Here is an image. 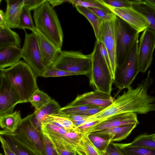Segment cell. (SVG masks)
Instances as JSON below:
<instances>
[{
	"label": "cell",
	"instance_id": "cell-15",
	"mask_svg": "<svg viewBox=\"0 0 155 155\" xmlns=\"http://www.w3.org/2000/svg\"><path fill=\"white\" fill-rule=\"evenodd\" d=\"M106 6L116 16L129 24L139 33L148 28L149 24L145 17L132 7L115 8Z\"/></svg>",
	"mask_w": 155,
	"mask_h": 155
},
{
	"label": "cell",
	"instance_id": "cell-3",
	"mask_svg": "<svg viewBox=\"0 0 155 155\" xmlns=\"http://www.w3.org/2000/svg\"><path fill=\"white\" fill-rule=\"evenodd\" d=\"M33 18L37 30L61 50L63 30L56 13L48 0L34 10Z\"/></svg>",
	"mask_w": 155,
	"mask_h": 155
},
{
	"label": "cell",
	"instance_id": "cell-43",
	"mask_svg": "<svg viewBox=\"0 0 155 155\" xmlns=\"http://www.w3.org/2000/svg\"><path fill=\"white\" fill-rule=\"evenodd\" d=\"M0 140L2 147L3 149L5 155H16L9 148L5 141L1 138Z\"/></svg>",
	"mask_w": 155,
	"mask_h": 155
},
{
	"label": "cell",
	"instance_id": "cell-37",
	"mask_svg": "<svg viewBox=\"0 0 155 155\" xmlns=\"http://www.w3.org/2000/svg\"><path fill=\"white\" fill-rule=\"evenodd\" d=\"M93 107L94 106L88 105L70 106L67 105L61 107L59 111V112L66 115L76 114Z\"/></svg>",
	"mask_w": 155,
	"mask_h": 155
},
{
	"label": "cell",
	"instance_id": "cell-2",
	"mask_svg": "<svg viewBox=\"0 0 155 155\" xmlns=\"http://www.w3.org/2000/svg\"><path fill=\"white\" fill-rule=\"evenodd\" d=\"M0 70V73L12 85L22 103L28 102L31 96L38 89L37 76L31 67L26 62L20 61L11 67Z\"/></svg>",
	"mask_w": 155,
	"mask_h": 155
},
{
	"label": "cell",
	"instance_id": "cell-49",
	"mask_svg": "<svg viewBox=\"0 0 155 155\" xmlns=\"http://www.w3.org/2000/svg\"><path fill=\"white\" fill-rule=\"evenodd\" d=\"M104 155H110L108 153H107V151H106L104 153Z\"/></svg>",
	"mask_w": 155,
	"mask_h": 155
},
{
	"label": "cell",
	"instance_id": "cell-42",
	"mask_svg": "<svg viewBox=\"0 0 155 155\" xmlns=\"http://www.w3.org/2000/svg\"><path fill=\"white\" fill-rule=\"evenodd\" d=\"M110 155H124L120 149L111 142L106 150Z\"/></svg>",
	"mask_w": 155,
	"mask_h": 155
},
{
	"label": "cell",
	"instance_id": "cell-32",
	"mask_svg": "<svg viewBox=\"0 0 155 155\" xmlns=\"http://www.w3.org/2000/svg\"><path fill=\"white\" fill-rule=\"evenodd\" d=\"M88 135L89 139L94 145L101 152L104 153L111 142V140L101 137L94 134Z\"/></svg>",
	"mask_w": 155,
	"mask_h": 155
},
{
	"label": "cell",
	"instance_id": "cell-33",
	"mask_svg": "<svg viewBox=\"0 0 155 155\" xmlns=\"http://www.w3.org/2000/svg\"><path fill=\"white\" fill-rule=\"evenodd\" d=\"M68 2L71 4L74 7L79 5L87 8H95L109 9L101 3L99 0H68Z\"/></svg>",
	"mask_w": 155,
	"mask_h": 155
},
{
	"label": "cell",
	"instance_id": "cell-30",
	"mask_svg": "<svg viewBox=\"0 0 155 155\" xmlns=\"http://www.w3.org/2000/svg\"><path fill=\"white\" fill-rule=\"evenodd\" d=\"M80 143L86 155H104V153L99 150L92 143L86 134H83Z\"/></svg>",
	"mask_w": 155,
	"mask_h": 155
},
{
	"label": "cell",
	"instance_id": "cell-45",
	"mask_svg": "<svg viewBox=\"0 0 155 155\" xmlns=\"http://www.w3.org/2000/svg\"><path fill=\"white\" fill-rule=\"evenodd\" d=\"M60 155H77L76 152L73 150L68 149H56Z\"/></svg>",
	"mask_w": 155,
	"mask_h": 155
},
{
	"label": "cell",
	"instance_id": "cell-22",
	"mask_svg": "<svg viewBox=\"0 0 155 155\" xmlns=\"http://www.w3.org/2000/svg\"><path fill=\"white\" fill-rule=\"evenodd\" d=\"M21 43L18 35L11 29L6 21L0 23V49L11 46L19 47Z\"/></svg>",
	"mask_w": 155,
	"mask_h": 155
},
{
	"label": "cell",
	"instance_id": "cell-26",
	"mask_svg": "<svg viewBox=\"0 0 155 155\" xmlns=\"http://www.w3.org/2000/svg\"><path fill=\"white\" fill-rule=\"evenodd\" d=\"M113 143L124 155H155V150H154L133 146L129 143Z\"/></svg>",
	"mask_w": 155,
	"mask_h": 155
},
{
	"label": "cell",
	"instance_id": "cell-11",
	"mask_svg": "<svg viewBox=\"0 0 155 155\" xmlns=\"http://www.w3.org/2000/svg\"><path fill=\"white\" fill-rule=\"evenodd\" d=\"M155 48V33L147 28L142 33L138 49L139 72H145L150 65Z\"/></svg>",
	"mask_w": 155,
	"mask_h": 155
},
{
	"label": "cell",
	"instance_id": "cell-10",
	"mask_svg": "<svg viewBox=\"0 0 155 155\" xmlns=\"http://www.w3.org/2000/svg\"><path fill=\"white\" fill-rule=\"evenodd\" d=\"M97 41L103 43L108 53L113 80L117 67L116 19L111 21H103L98 39Z\"/></svg>",
	"mask_w": 155,
	"mask_h": 155
},
{
	"label": "cell",
	"instance_id": "cell-34",
	"mask_svg": "<svg viewBox=\"0 0 155 155\" xmlns=\"http://www.w3.org/2000/svg\"><path fill=\"white\" fill-rule=\"evenodd\" d=\"M47 117L58 122L66 129H75V127L73 122L68 118L66 115L59 113L48 115Z\"/></svg>",
	"mask_w": 155,
	"mask_h": 155
},
{
	"label": "cell",
	"instance_id": "cell-31",
	"mask_svg": "<svg viewBox=\"0 0 155 155\" xmlns=\"http://www.w3.org/2000/svg\"><path fill=\"white\" fill-rule=\"evenodd\" d=\"M80 75H87V74L85 73L70 72L52 67L46 69L43 73L42 77L45 78L59 77Z\"/></svg>",
	"mask_w": 155,
	"mask_h": 155
},
{
	"label": "cell",
	"instance_id": "cell-9",
	"mask_svg": "<svg viewBox=\"0 0 155 155\" xmlns=\"http://www.w3.org/2000/svg\"><path fill=\"white\" fill-rule=\"evenodd\" d=\"M25 38L22 48V58L37 76H42L47 69L40 51L36 33L25 31Z\"/></svg>",
	"mask_w": 155,
	"mask_h": 155
},
{
	"label": "cell",
	"instance_id": "cell-6",
	"mask_svg": "<svg viewBox=\"0 0 155 155\" xmlns=\"http://www.w3.org/2000/svg\"><path fill=\"white\" fill-rule=\"evenodd\" d=\"M91 67V54L86 55L80 51H61L53 66L69 72L85 73L88 78Z\"/></svg>",
	"mask_w": 155,
	"mask_h": 155
},
{
	"label": "cell",
	"instance_id": "cell-25",
	"mask_svg": "<svg viewBox=\"0 0 155 155\" xmlns=\"http://www.w3.org/2000/svg\"><path fill=\"white\" fill-rule=\"evenodd\" d=\"M132 8L141 14L147 19L149 24L148 28L155 33V7L146 3L133 4Z\"/></svg>",
	"mask_w": 155,
	"mask_h": 155
},
{
	"label": "cell",
	"instance_id": "cell-48",
	"mask_svg": "<svg viewBox=\"0 0 155 155\" xmlns=\"http://www.w3.org/2000/svg\"><path fill=\"white\" fill-rule=\"evenodd\" d=\"M147 3L155 7V0H144Z\"/></svg>",
	"mask_w": 155,
	"mask_h": 155
},
{
	"label": "cell",
	"instance_id": "cell-19",
	"mask_svg": "<svg viewBox=\"0 0 155 155\" xmlns=\"http://www.w3.org/2000/svg\"><path fill=\"white\" fill-rule=\"evenodd\" d=\"M5 17L7 25L10 28H17L24 6V0H6Z\"/></svg>",
	"mask_w": 155,
	"mask_h": 155
},
{
	"label": "cell",
	"instance_id": "cell-27",
	"mask_svg": "<svg viewBox=\"0 0 155 155\" xmlns=\"http://www.w3.org/2000/svg\"><path fill=\"white\" fill-rule=\"evenodd\" d=\"M17 28L23 30L27 29L35 33L37 31L33 22L31 11L24 5L22 8Z\"/></svg>",
	"mask_w": 155,
	"mask_h": 155
},
{
	"label": "cell",
	"instance_id": "cell-47",
	"mask_svg": "<svg viewBox=\"0 0 155 155\" xmlns=\"http://www.w3.org/2000/svg\"><path fill=\"white\" fill-rule=\"evenodd\" d=\"M86 120L74 121L72 122L76 128L84 124Z\"/></svg>",
	"mask_w": 155,
	"mask_h": 155
},
{
	"label": "cell",
	"instance_id": "cell-40",
	"mask_svg": "<svg viewBox=\"0 0 155 155\" xmlns=\"http://www.w3.org/2000/svg\"><path fill=\"white\" fill-rule=\"evenodd\" d=\"M104 109V108L101 107L94 106L85 110L79 112L76 114L90 117L96 114Z\"/></svg>",
	"mask_w": 155,
	"mask_h": 155
},
{
	"label": "cell",
	"instance_id": "cell-7",
	"mask_svg": "<svg viewBox=\"0 0 155 155\" xmlns=\"http://www.w3.org/2000/svg\"><path fill=\"white\" fill-rule=\"evenodd\" d=\"M116 29L117 68L121 66L125 61L139 33L135 29L117 16L116 19Z\"/></svg>",
	"mask_w": 155,
	"mask_h": 155
},
{
	"label": "cell",
	"instance_id": "cell-35",
	"mask_svg": "<svg viewBox=\"0 0 155 155\" xmlns=\"http://www.w3.org/2000/svg\"><path fill=\"white\" fill-rule=\"evenodd\" d=\"M99 18L104 21H111L116 19V16L109 9L95 8H88Z\"/></svg>",
	"mask_w": 155,
	"mask_h": 155
},
{
	"label": "cell",
	"instance_id": "cell-18",
	"mask_svg": "<svg viewBox=\"0 0 155 155\" xmlns=\"http://www.w3.org/2000/svg\"><path fill=\"white\" fill-rule=\"evenodd\" d=\"M137 124H131L116 127L88 134H96L101 137L110 139L112 142H118L125 139L136 127Z\"/></svg>",
	"mask_w": 155,
	"mask_h": 155
},
{
	"label": "cell",
	"instance_id": "cell-38",
	"mask_svg": "<svg viewBox=\"0 0 155 155\" xmlns=\"http://www.w3.org/2000/svg\"><path fill=\"white\" fill-rule=\"evenodd\" d=\"M46 155H60L50 138L43 134Z\"/></svg>",
	"mask_w": 155,
	"mask_h": 155
},
{
	"label": "cell",
	"instance_id": "cell-4",
	"mask_svg": "<svg viewBox=\"0 0 155 155\" xmlns=\"http://www.w3.org/2000/svg\"><path fill=\"white\" fill-rule=\"evenodd\" d=\"M91 54L92 67L88 78L94 90L111 94L113 80L110 70L100 53L96 41Z\"/></svg>",
	"mask_w": 155,
	"mask_h": 155
},
{
	"label": "cell",
	"instance_id": "cell-17",
	"mask_svg": "<svg viewBox=\"0 0 155 155\" xmlns=\"http://www.w3.org/2000/svg\"><path fill=\"white\" fill-rule=\"evenodd\" d=\"M2 139L16 155H41L28 146L14 133L3 130L0 131Z\"/></svg>",
	"mask_w": 155,
	"mask_h": 155
},
{
	"label": "cell",
	"instance_id": "cell-5",
	"mask_svg": "<svg viewBox=\"0 0 155 155\" xmlns=\"http://www.w3.org/2000/svg\"><path fill=\"white\" fill-rule=\"evenodd\" d=\"M139 36V34L123 64L116 69L113 83L120 90L130 87L139 72L138 55Z\"/></svg>",
	"mask_w": 155,
	"mask_h": 155
},
{
	"label": "cell",
	"instance_id": "cell-21",
	"mask_svg": "<svg viewBox=\"0 0 155 155\" xmlns=\"http://www.w3.org/2000/svg\"><path fill=\"white\" fill-rule=\"evenodd\" d=\"M22 58V51L16 46H9L0 49V69L11 67Z\"/></svg>",
	"mask_w": 155,
	"mask_h": 155
},
{
	"label": "cell",
	"instance_id": "cell-50",
	"mask_svg": "<svg viewBox=\"0 0 155 155\" xmlns=\"http://www.w3.org/2000/svg\"><path fill=\"white\" fill-rule=\"evenodd\" d=\"M153 138L155 140V133L153 134Z\"/></svg>",
	"mask_w": 155,
	"mask_h": 155
},
{
	"label": "cell",
	"instance_id": "cell-14",
	"mask_svg": "<svg viewBox=\"0 0 155 155\" xmlns=\"http://www.w3.org/2000/svg\"><path fill=\"white\" fill-rule=\"evenodd\" d=\"M100 120L99 123L89 129L85 133L100 131L131 124H139L137 114L125 113L114 115Z\"/></svg>",
	"mask_w": 155,
	"mask_h": 155
},
{
	"label": "cell",
	"instance_id": "cell-41",
	"mask_svg": "<svg viewBox=\"0 0 155 155\" xmlns=\"http://www.w3.org/2000/svg\"><path fill=\"white\" fill-rule=\"evenodd\" d=\"M97 41L98 42L99 49L101 54L106 62L111 74L110 61L109 55L104 45L102 42L100 41Z\"/></svg>",
	"mask_w": 155,
	"mask_h": 155
},
{
	"label": "cell",
	"instance_id": "cell-8",
	"mask_svg": "<svg viewBox=\"0 0 155 155\" xmlns=\"http://www.w3.org/2000/svg\"><path fill=\"white\" fill-rule=\"evenodd\" d=\"M31 116L32 114H29L22 119L14 133L41 155H46L43 134L33 124Z\"/></svg>",
	"mask_w": 155,
	"mask_h": 155
},
{
	"label": "cell",
	"instance_id": "cell-46",
	"mask_svg": "<svg viewBox=\"0 0 155 155\" xmlns=\"http://www.w3.org/2000/svg\"><path fill=\"white\" fill-rule=\"evenodd\" d=\"M48 0L50 5H51L53 8L55 6L61 5L64 2H68V0Z\"/></svg>",
	"mask_w": 155,
	"mask_h": 155
},
{
	"label": "cell",
	"instance_id": "cell-28",
	"mask_svg": "<svg viewBox=\"0 0 155 155\" xmlns=\"http://www.w3.org/2000/svg\"><path fill=\"white\" fill-rule=\"evenodd\" d=\"M51 100V97L48 94L38 88L31 95L28 102L35 108V110H38Z\"/></svg>",
	"mask_w": 155,
	"mask_h": 155
},
{
	"label": "cell",
	"instance_id": "cell-44",
	"mask_svg": "<svg viewBox=\"0 0 155 155\" xmlns=\"http://www.w3.org/2000/svg\"><path fill=\"white\" fill-rule=\"evenodd\" d=\"M67 115L68 118L72 121V122L83 120H86L89 117V116H88L77 114H74Z\"/></svg>",
	"mask_w": 155,
	"mask_h": 155
},
{
	"label": "cell",
	"instance_id": "cell-16",
	"mask_svg": "<svg viewBox=\"0 0 155 155\" xmlns=\"http://www.w3.org/2000/svg\"><path fill=\"white\" fill-rule=\"evenodd\" d=\"M44 64L46 69L53 67L61 50L37 30L35 32Z\"/></svg>",
	"mask_w": 155,
	"mask_h": 155
},
{
	"label": "cell",
	"instance_id": "cell-13",
	"mask_svg": "<svg viewBox=\"0 0 155 155\" xmlns=\"http://www.w3.org/2000/svg\"><path fill=\"white\" fill-rule=\"evenodd\" d=\"M115 99L111 94L95 90L78 95L74 101L68 105H88L105 108L111 105Z\"/></svg>",
	"mask_w": 155,
	"mask_h": 155
},
{
	"label": "cell",
	"instance_id": "cell-12",
	"mask_svg": "<svg viewBox=\"0 0 155 155\" xmlns=\"http://www.w3.org/2000/svg\"><path fill=\"white\" fill-rule=\"evenodd\" d=\"M22 103L11 83L0 73V116L12 113L15 106Z\"/></svg>",
	"mask_w": 155,
	"mask_h": 155
},
{
	"label": "cell",
	"instance_id": "cell-20",
	"mask_svg": "<svg viewBox=\"0 0 155 155\" xmlns=\"http://www.w3.org/2000/svg\"><path fill=\"white\" fill-rule=\"evenodd\" d=\"M61 108L56 101L54 99H51L40 109L35 110L31 116L33 124L38 130L41 131V123L47 116L59 113Z\"/></svg>",
	"mask_w": 155,
	"mask_h": 155
},
{
	"label": "cell",
	"instance_id": "cell-29",
	"mask_svg": "<svg viewBox=\"0 0 155 155\" xmlns=\"http://www.w3.org/2000/svg\"><path fill=\"white\" fill-rule=\"evenodd\" d=\"M130 144L133 146L155 150V140L153 135L143 134L137 137Z\"/></svg>",
	"mask_w": 155,
	"mask_h": 155
},
{
	"label": "cell",
	"instance_id": "cell-23",
	"mask_svg": "<svg viewBox=\"0 0 155 155\" xmlns=\"http://www.w3.org/2000/svg\"><path fill=\"white\" fill-rule=\"evenodd\" d=\"M22 120L20 111H15L12 113L0 116V126L4 130L14 133Z\"/></svg>",
	"mask_w": 155,
	"mask_h": 155
},
{
	"label": "cell",
	"instance_id": "cell-39",
	"mask_svg": "<svg viewBox=\"0 0 155 155\" xmlns=\"http://www.w3.org/2000/svg\"><path fill=\"white\" fill-rule=\"evenodd\" d=\"M24 5L30 11L39 7L46 0H24Z\"/></svg>",
	"mask_w": 155,
	"mask_h": 155
},
{
	"label": "cell",
	"instance_id": "cell-36",
	"mask_svg": "<svg viewBox=\"0 0 155 155\" xmlns=\"http://www.w3.org/2000/svg\"><path fill=\"white\" fill-rule=\"evenodd\" d=\"M105 6L115 8H131L132 4L127 0H99Z\"/></svg>",
	"mask_w": 155,
	"mask_h": 155
},
{
	"label": "cell",
	"instance_id": "cell-1",
	"mask_svg": "<svg viewBox=\"0 0 155 155\" xmlns=\"http://www.w3.org/2000/svg\"><path fill=\"white\" fill-rule=\"evenodd\" d=\"M153 79L149 71L147 77L136 88L130 86L118 96L109 106L96 114L90 116L85 122L101 120L118 114L129 112L146 114L155 111V96L149 95L148 91Z\"/></svg>",
	"mask_w": 155,
	"mask_h": 155
},
{
	"label": "cell",
	"instance_id": "cell-24",
	"mask_svg": "<svg viewBox=\"0 0 155 155\" xmlns=\"http://www.w3.org/2000/svg\"><path fill=\"white\" fill-rule=\"evenodd\" d=\"M77 10L89 21L94 30L96 41L98 39L102 24L104 21L88 8L79 5L75 6Z\"/></svg>",
	"mask_w": 155,
	"mask_h": 155
}]
</instances>
